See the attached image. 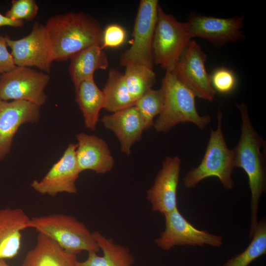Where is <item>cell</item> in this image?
I'll return each mask as SVG.
<instances>
[{
  "label": "cell",
  "mask_w": 266,
  "mask_h": 266,
  "mask_svg": "<svg viewBox=\"0 0 266 266\" xmlns=\"http://www.w3.org/2000/svg\"><path fill=\"white\" fill-rule=\"evenodd\" d=\"M242 123L239 140L233 149L234 167L243 169L246 173L251 192V219L249 237H252L257 226L258 213L261 197L266 190L265 160L261 151L264 141L254 129L247 106L236 104Z\"/></svg>",
  "instance_id": "cell-1"
},
{
  "label": "cell",
  "mask_w": 266,
  "mask_h": 266,
  "mask_svg": "<svg viewBox=\"0 0 266 266\" xmlns=\"http://www.w3.org/2000/svg\"><path fill=\"white\" fill-rule=\"evenodd\" d=\"M44 26L54 61H66L89 47L101 46L103 30L96 19L85 13L56 15Z\"/></svg>",
  "instance_id": "cell-2"
},
{
  "label": "cell",
  "mask_w": 266,
  "mask_h": 266,
  "mask_svg": "<svg viewBox=\"0 0 266 266\" xmlns=\"http://www.w3.org/2000/svg\"><path fill=\"white\" fill-rule=\"evenodd\" d=\"M161 88L165 95L163 109L154 122L159 133H167L180 123H192L204 130L210 123V115L200 116L195 103L196 96L170 71H166Z\"/></svg>",
  "instance_id": "cell-3"
},
{
  "label": "cell",
  "mask_w": 266,
  "mask_h": 266,
  "mask_svg": "<svg viewBox=\"0 0 266 266\" xmlns=\"http://www.w3.org/2000/svg\"><path fill=\"white\" fill-rule=\"evenodd\" d=\"M222 113L217 114V126L211 129L209 139L200 163L192 168L184 177V186L194 188L202 180L210 177H217L223 187L232 190L234 182L232 174L234 168L233 149H230L226 143L222 129Z\"/></svg>",
  "instance_id": "cell-4"
},
{
  "label": "cell",
  "mask_w": 266,
  "mask_h": 266,
  "mask_svg": "<svg viewBox=\"0 0 266 266\" xmlns=\"http://www.w3.org/2000/svg\"><path fill=\"white\" fill-rule=\"evenodd\" d=\"M30 228L55 241L65 250L77 255L100 249L93 232L72 216L53 214L30 219Z\"/></svg>",
  "instance_id": "cell-5"
},
{
  "label": "cell",
  "mask_w": 266,
  "mask_h": 266,
  "mask_svg": "<svg viewBox=\"0 0 266 266\" xmlns=\"http://www.w3.org/2000/svg\"><path fill=\"white\" fill-rule=\"evenodd\" d=\"M192 38L187 23L166 13L159 5L152 42L154 63L171 71Z\"/></svg>",
  "instance_id": "cell-6"
},
{
  "label": "cell",
  "mask_w": 266,
  "mask_h": 266,
  "mask_svg": "<svg viewBox=\"0 0 266 266\" xmlns=\"http://www.w3.org/2000/svg\"><path fill=\"white\" fill-rule=\"evenodd\" d=\"M159 6L158 0H140L133 26L132 45L120 57L122 66L137 64L153 68L152 42Z\"/></svg>",
  "instance_id": "cell-7"
},
{
  "label": "cell",
  "mask_w": 266,
  "mask_h": 266,
  "mask_svg": "<svg viewBox=\"0 0 266 266\" xmlns=\"http://www.w3.org/2000/svg\"><path fill=\"white\" fill-rule=\"evenodd\" d=\"M50 80L48 73L17 66L0 74V99L25 100L40 107L47 100L45 89Z\"/></svg>",
  "instance_id": "cell-8"
},
{
  "label": "cell",
  "mask_w": 266,
  "mask_h": 266,
  "mask_svg": "<svg viewBox=\"0 0 266 266\" xmlns=\"http://www.w3.org/2000/svg\"><path fill=\"white\" fill-rule=\"evenodd\" d=\"M4 37L16 66H35L50 73L54 61L44 25L35 22L30 33L19 39H12L7 34Z\"/></svg>",
  "instance_id": "cell-9"
},
{
  "label": "cell",
  "mask_w": 266,
  "mask_h": 266,
  "mask_svg": "<svg viewBox=\"0 0 266 266\" xmlns=\"http://www.w3.org/2000/svg\"><path fill=\"white\" fill-rule=\"evenodd\" d=\"M164 215L165 230L155 240L161 249L168 251L176 246L205 245L218 248L223 245L221 236L195 228L181 214L178 207Z\"/></svg>",
  "instance_id": "cell-10"
},
{
  "label": "cell",
  "mask_w": 266,
  "mask_h": 266,
  "mask_svg": "<svg viewBox=\"0 0 266 266\" xmlns=\"http://www.w3.org/2000/svg\"><path fill=\"white\" fill-rule=\"evenodd\" d=\"M206 55L194 40H191L170 71L199 98L212 101L215 95L205 63Z\"/></svg>",
  "instance_id": "cell-11"
},
{
  "label": "cell",
  "mask_w": 266,
  "mask_h": 266,
  "mask_svg": "<svg viewBox=\"0 0 266 266\" xmlns=\"http://www.w3.org/2000/svg\"><path fill=\"white\" fill-rule=\"evenodd\" d=\"M244 17L218 18L191 14L186 22L192 38H204L216 46L244 39Z\"/></svg>",
  "instance_id": "cell-12"
},
{
  "label": "cell",
  "mask_w": 266,
  "mask_h": 266,
  "mask_svg": "<svg viewBox=\"0 0 266 266\" xmlns=\"http://www.w3.org/2000/svg\"><path fill=\"white\" fill-rule=\"evenodd\" d=\"M77 144H69L62 157L40 180H34L31 187L37 193L55 197L62 193L76 194L75 182L80 172L76 158Z\"/></svg>",
  "instance_id": "cell-13"
},
{
  "label": "cell",
  "mask_w": 266,
  "mask_h": 266,
  "mask_svg": "<svg viewBox=\"0 0 266 266\" xmlns=\"http://www.w3.org/2000/svg\"><path fill=\"white\" fill-rule=\"evenodd\" d=\"M181 160L167 156L157 174L153 185L147 191V199L152 210L164 215L177 207V191Z\"/></svg>",
  "instance_id": "cell-14"
},
{
  "label": "cell",
  "mask_w": 266,
  "mask_h": 266,
  "mask_svg": "<svg viewBox=\"0 0 266 266\" xmlns=\"http://www.w3.org/2000/svg\"><path fill=\"white\" fill-rule=\"evenodd\" d=\"M40 116V107L30 102L0 99V160L9 153L19 127L25 123L37 122Z\"/></svg>",
  "instance_id": "cell-15"
},
{
  "label": "cell",
  "mask_w": 266,
  "mask_h": 266,
  "mask_svg": "<svg viewBox=\"0 0 266 266\" xmlns=\"http://www.w3.org/2000/svg\"><path fill=\"white\" fill-rule=\"evenodd\" d=\"M76 158L79 172L91 170L98 174L110 171L114 165V159L107 144L96 135L83 133H78Z\"/></svg>",
  "instance_id": "cell-16"
},
{
  "label": "cell",
  "mask_w": 266,
  "mask_h": 266,
  "mask_svg": "<svg viewBox=\"0 0 266 266\" xmlns=\"http://www.w3.org/2000/svg\"><path fill=\"white\" fill-rule=\"evenodd\" d=\"M101 122L105 128L113 132L119 141L121 151L127 156L145 130L143 119L135 105L104 115Z\"/></svg>",
  "instance_id": "cell-17"
},
{
  "label": "cell",
  "mask_w": 266,
  "mask_h": 266,
  "mask_svg": "<svg viewBox=\"0 0 266 266\" xmlns=\"http://www.w3.org/2000/svg\"><path fill=\"white\" fill-rule=\"evenodd\" d=\"M30 219L20 208L0 209V260L17 255L21 246L22 232L30 228Z\"/></svg>",
  "instance_id": "cell-18"
},
{
  "label": "cell",
  "mask_w": 266,
  "mask_h": 266,
  "mask_svg": "<svg viewBox=\"0 0 266 266\" xmlns=\"http://www.w3.org/2000/svg\"><path fill=\"white\" fill-rule=\"evenodd\" d=\"M78 262L77 255L38 233L35 245L27 253L22 266H78Z\"/></svg>",
  "instance_id": "cell-19"
},
{
  "label": "cell",
  "mask_w": 266,
  "mask_h": 266,
  "mask_svg": "<svg viewBox=\"0 0 266 266\" xmlns=\"http://www.w3.org/2000/svg\"><path fill=\"white\" fill-rule=\"evenodd\" d=\"M69 59L68 72L75 89L83 81L93 78L96 70L106 69L109 66L106 53L98 45L78 52Z\"/></svg>",
  "instance_id": "cell-20"
},
{
  "label": "cell",
  "mask_w": 266,
  "mask_h": 266,
  "mask_svg": "<svg viewBox=\"0 0 266 266\" xmlns=\"http://www.w3.org/2000/svg\"><path fill=\"white\" fill-rule=\"evenodd\" d=\"M100 249L103 253L100 256L96 252H89L87 258L79 262L78 266H132L134 259L129 248L115 243L99 232H93Z\"/></svg>",
  "instance_id": "cell-21"
},
{
  "label": "cell",
  "mask_w": 266,
  "mask_h": 266,
  "mask_svg": "<svg viewBox=\"0 0 266 266\" xmlns=\"http://www.w3.org/2000/svg\"><path fill=\"white\" fill-rule=\"evenodd\" d=\"M75 101L82 111L85 127L95 130L100 111L104 106L102 91L96 84L94 77L82 82L75 89Z\"/></svg>",
  "instance_id": "cell-22"
},
{
  "label": "cell",
  "mask_w": 266,
  "mask_h": 266,
  "mask_svg": "<svg viewBox=\"0 0 266 266\" xmlns=\"http://www.w3.org/2000/svg\"><path fill=\"white\" fill-rule=\"evenodd\" d=\"M102 91L104 96V108L109 111L115 112L135 103L128 92L123 74L116 69L109 70Z\"/></svg>",
  "instance_id": "cell-23"
},
{
  "label": "cell",
  "mask_w": 266,
  "mask_h": 266,
  "mask_svg": "<svg viewBox=\"0 0 266 266\" xmlns=\"http://www.w3.org/2000/svg\"><path fill=\"white\" fill-rule=\"evenodd\" d=\"M125 67L123 74L125 84L131 97L136 102L152 89L156 75L153 68L145 66L130 64Z\"/></svg>",
  "instance_id": "cell-24"
},
{
  "label": "cell",
  "mask_w": 266,
  "mask_h": 266,
  "mask_svg": "<svg viewBox=\"0 0 266 266\" xmlns=\"http://www.w3.org/2000/svg\"><path fill=\"white\" fill-rule=\"evenodd\" d=\"M266 253V221L265 218H263L258 221L249 245L243 252L232 257L222 266H248Z\"/></svg>",
  "instance_id": "cell-25"
},
{
  "label": "cell",
  "mask_w": 266,
  "mask_h": 266,
  "mask_svg": "<svg viewBox=\"0 0 266 266\" xmlns=\"http://www.w3.org/2000/svg\"><path fill=\"white\" fill-rule=\"evenodd\" d=\"M164 103L165 95L161 87L158 90H150L136 101L134 105L143 119L145 130L153 127V119L161 113Z\"/></svg>",
  "instance_id": "cell-26"
},
{
  "label": "cell",
  "mask_w": 266,
  "mask_h": 266,
  "mask_svg": "<svg viewBox=\"0 0 266 266\" xmlns=\"http://www.w3.org/2000/svg\"><path fill=\"white\" fill-rule=\"evenodd\" d=\"M38 10L34 0H13L10 8L4 15L12 20L30 21L35 18Z\"/></svg>",
  "instance_id": "cell-27"
},
{
  "label": "cell",
  "mask_w": 266,
  "mask_h": 266,
  "mask_svg": "<svg viewBox=\"0 0 266 266\" xmlns=\"http://www.w3.org/2000/svg\"><path fill=\"white\" fill-rule=\"evenodd\" d=\"M214 90L222 94L232 92L236 85L235 75L232 69L222 67L215 69L210 75Z\"/></svg>",
  "instance_id": "cell-28"
},
{
  "label": "cell",
  "mask_w": 266,
  "mask_h": 266,
  "mask_svg": "<svg viewBox=\"0 0 266 266\" xmlns=\"http://www.w3.org/2000/svg\"><path fill=\"white\" fill-rule=\"evenodd\" d=\"M127 38L126 30L121 26L111 24L103 30L101 47L116 48L122 45Z\"/></svg>",
  "instance_id": "cell-29"
},
{
  "label": "cell",
  "mask_w": 266,
  "mask_h": 266,
  "mask_svg": "<svg viewBox=\"0 0 266 266\" xmlns=\"http://www.w3.org/2000/svg\"><path fill=\"white\" fill-rule=\"evenodd\" d=\"M16 66L7 49L5 37L0 35V74L8 72Z\"/></svg>",
  "instance_id": "cell-30"
},
{
  "label": "cell",
  "mask_w": 266,
  "mask_h": 266,
  "mask_svg": "<svg viewBox=\"0 0 266 266\" xmlns=\"http://www.w3.org/2000/svg\"><path fill=\"white\" fill-rule=\"evenodd\" d=\"M23 25V21L12 20L0 13V28L4 26L18 28L22 27Z\"/></svg>",
  "instance_id": "cell-31"
},
{
  "label": "cell",
  "mask_w": 266,
  "mask_h": 266,
  "mask_svg": "<svg viewBox=\"0 0 266 266\" xmlns=\"http://www.w3.org/2000/svg\"><path fill=\"white\" fill-rule=\"evenodd\" d=\"M0 266H9L5 260H0Z\"/></svg>",
  "instance_id": "cell-32"
}]
</instances>
